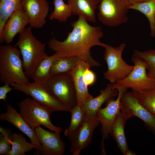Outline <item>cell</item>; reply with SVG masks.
Masks as SVG:
<instances>
[{"mask_svg": "<svg viewBox=\"0 0 155 155\" xmlns=\"http://www.w3.org/2000/svg\"><path fill=\"white\" fill-rule=\"evenodd\" d=\"M71 25L72 31L65 40L61 41L53 37L49 41V48L55 52L53 55L57 58L78 57L92 67L100 66V63L92 58L90 50L94 46H105L100 40L104 36L101 27L91 26L81 16Z\"/></svg>", "mask_w": 155, "mask_h": 155, "instance_id": "6da1fadb", "label": "cell"}, {"mask_svg": "<svg viewBox=\"0 0 155 155\" xmlns=\"http://www.w3.org/2000/svg\"><path fill=\"white\" fill-rule=\"evenodd\" d=\"M30 26L26 28L20 34L15 45L18 47L23 59L24 69L26 75L31 78L40 62L48 55L45 52V44L33 34Z\"/></svg>", "mask_w": 155, "mask_h": 155, "instance_id": "7a4b0ae2", "label": "cell"}, {"mask_svg": "<svg viewBox=\"0 0 155 155\" xmlns=\"http://www.w3.org/2000/svg\"><path fill=\"white\" fill-rule=\"evenodd\" d=\"M19 50L10 45L0 46V80L4 84L29 82L24 70Z\"/></svg>", "mask_w": 155, "mask_h": 155, "instance_id": "3957f363", "label": "cell"}, {"mask_svg": "<svg viewBox=\"0 0 155 155\" xmlns=\"http://www.w3.org/2000/svg\"><path fill=\"white\" fill-rule=\"evenodd\" d=\"M19 113L29 125L35 129L43 125L51 131L60 133V127L54 125L50 120V115L54 112L51 108L40 104L33 99L25 98L18 104Z\"/></svg>", "mask_w": 155, "mask_h": 155, "instance_id": "277c9868", "label": "cell"}, {"mask_svg": "<svg viewBox=\"0 0 155 155\" xmlns=\"http://www.w3.org/2000/svg\"><path fill=\"white\" fill-rule=\"evenodd\" d=\"M44 86L52 96L70 111L77 104L76 90L70 73H61L51 75Z\"/></svg>", "mask_w": 155, "mask_h": 155, "instance_id": "5b68a950", "label": "cell"}, {"mask_svg": "<svg viewBox=\"0 0 155 155\" xmlns=\"http://www.w3.org/2000/svg\"><path fill=\"white\" fill-rule=\"evenodd\" d=\"M126 46L125 43H122L115 47L106 44L104 59L108 69L104 75V78L111 83H115L124 78L134 68V65H128L122 58V53Z\"/></svg>", "mask_w": 155, "mask_h": 155, "instance_id": "8992f818", "label": "cell"}, {"mask_svg": "<svg viewBox=\"0 0 155 155\" xmlns=\"http://www.w3.org/2000/svg\"><path fill=\"white\" fill-rule=\"evenodd\" d=\"M131 61L134 68L127 77L116 83L137 94L144 91L155 89V78L149 77L146 72L147 63L133 52Z\"/></svg>", "mask_w": 155, "mask_h": 155, "instance_id": "52a82bcc", "label": "cell"}, {"mask_svg": "<svg viewBox=\"0 0 155 155\" xmlns=\"http://www.w3.org/2000/svg\"><path fill=\"white\" fill-rule=\"evenodd\" d=\"M129 5L127 0H100L99 20L104 25L115 27L126 23Z\"/></svg>", "mask_w": 155, "mask_h": 155, "instance_id": "ba28073f", "label": "cell"}, {"mask_svg": "<svg viewBox=\"0 0 155 155\" xmlns=\"http://www.w3.org/2000/svg\"><path fill=\"white\" fill-rule=\"evenodd\" d=\"M115 88L118 91L117 99L113 98L106 102L105 107L100 108L98 110L96 117L102 125L101 132L102 139L101 148L102 153L104 154V141L109 137L113 125L116 117L121 109V99L123 94L127 91L126 88L117 84L113 83Z\"/></svg>", "mask_w": 155, "mask_h": 155, "instance_id": "9c48e42d", "label": "cell"}, {"mask_svg": "<svg viewBox=\"0 0 155 155\" xmlns=\"http://www.w3.org/2000/svg\"><path fill=\"white\" fill-rule=\"evenodd\" d=\"M121 112L127 120L132 117H137L145 123L147 127L155 134V114L150 112L139 102L136 94L126 91L121 99Z\"/></svg>", "mask_w": 155, "mask_h": 155, "instance_id": "30bf717a", "label": "cell"}, {"mask_svg": "<svg viewBox=\"0 0 155 155\" xmlns=\"http://www.w3.org/2000/svg\"><path fill=\"white\" fill-rule=\"evenodd\" d=\"M13 89L29 95L34 100L52 109L54 111H69L64 104L52 96L45 87L34 82L24 84H13Z\"/></svg>", "mask_w": 155, "mask_h": 155, "instance_id": "8fae6325", "label": "cell"}, {"mask_svg": "<svg viewBox=\"0 0 155 155\" xmlns=\"http://www.w3.org/2000/svg\"><path fill=\"white\" fill-rule=\"evenodd\" d=\"M100 123L96 117L88 115L81 127L68 137L71 145L69 152L79 155L89 146L92 141L94 131Z\"/></svg>", "mask_w": 155, "mask_h": 155, "instance_id": "7c38bea8", "label": "cell"}, {"mask_svg": "<svg viewBox=\"0 0 155 155\" xmlns=\"http://www.w3.org/2000/svg\"><path fill=\"white\" fill-rule=\"evenodd\" d=\"M28 24V17L21 5L10 16L6 22L0 36V43L4 42L7 44L11 43L16 35L22 32Z\"/></svg>", "mask_w": 155, "mask_h": 155, "instance_id": "4fadbf2b", "label": "cell"}, {"mask_svg": "<svg viewBox=\"0 0 155 155\" xmlns=\"http://www.w3.org/2000/svg\"><path fill=\"white\" fill-rule=\"evenodd\" d=\"M6 112L1 113L0 120L10 122L30 138L35 147L37 154L42 155V146L36 134L35 129L30 127L15 108L9 104Z\"/></svg>", "mask_w": 155, "mask_h": 155, "instance_id": "5bb4252c", "label": "cell"}, {"mask_svg": "<svg viewBox=\"0 0 155 155\" xmlns=\"http://www.w3.org/2000/svg\"><path fill=\"white\" fill-rule=\"evenodd\" d=\"M21 5L28 15L30 26L40 29L45 25L49 10L46 0H21Z\"/></svg>", "mask_w": 155, "mask_h": 155, "instance_id": "9a60e30c", "label": "cell"}, {"mask_svg": "<svg viewBox=\"0 0 155 155\" xmlns=\"http://www.w3.org/2000/svg\"><path fill=\"white\" fill-rule=\"evenodd\" d=\"M35 130L42 146V155H62L64 154L65 146L60 138V133L47 131L40 126Z\"/></svg>", "mask_w": 155, "mask_h": 155, "instance_id": "2e32d148", "label": "cell"}, {"mask_svg": "<svg viewBox=\"0 0 155 155\" xmlns=\"http://www.w3.org/2000/svg\"><path fill=\"white\" fill-rule=\"evenodd\" d=\"M91 67H92L90 64L80 59L70 73L76 90L77 104L81 106L93 98L89 93L88 86L83 78V74L85 70Z\"/></svg>", "mask_w": 155, "mask_h": 155, "instance_id": "e0dca14e", "label": "cell"}, {"mask_svg": "<svg viewBox=\"0 0 155 155\" xmlns=\"http://www.w3.org/2000/svg\"><path fill=\"white\" fill-rule=\"evenodd\" d=\"M118 94L113 83L108 84L104 89L100 91L98 96L87 101L82 106L88 115L92 117H96L98 110L102 105L114 97L117 96Z\"/></svg>", "mask_w": 155, "mask_h": 155, "instance_id": "ac0fdd59", "label": "cell"}, {"mask_svg": "<svg viewBox=\"0 0 155 155\" xmlns=\"http://www.w3.org/2000/svg\"><path fill=\"white\" fill-rule=\"evenodd\" d=\"M100 0H68L72 15L81 16L87 22H96L95 11Z\"/></svg>", "mask_w": 155, "mask_h": 155, "instance_id": "d6986e66", "label": "cell"}, {"mask_svg": "<svg viewBox=\"0 0 155 155\" xmlns=\"http://www.w3.org/2000/svg\"><path fill=\"white\" fill-rule=\"evenodd\" d=\"M127 120L120 112L113 125L110 134L116 142L121 153L125 155L129 149L125 136L124 127Z\"/></svg>", "mask_w": 155, "mask_h": 155, "instance_id": "ffe728a7", "label": "cell"}, {"mask_svg": "<svg viewBox=\"0 0 155 155\" xmlns=\"http://www.w3.org/2000/svg\"><path fill=\"white\" fill-rule=\"evenodd\" d=\"M129 9L139 11L144 14L150 23V36H155V0H148L129 6Z\"/></svg>", "mask_w": 155, "mask_h": 155, "instance_id": "44dd1931", "label": "cell"}, {"mask_svg": "<svg viewBox=\"0 0 155 155\" xmlns=\"http://www.w3.org/2000/svg\"><path fill=\"white\" fill-rule=\"evenodd\" d=\"M57 58L53 55L48 56L40 62L31 78L34 82L44 86L46 84L50 76L51 66Z\"/></svg>", "mask_w": 155, "mask_h": 155, "instance_id": "7402d4cb", "label": "cell"}, {"mask_svg": "<svg viewBox=\"0 0 155 155\" xmlns=\"http://www.w3.org/2000/svg\"><path fill=\"white\" fill-rule=\"evenodd\" d=\"M10 142L12 147L8 155H24L35 148L32 143L28 142L22 135L16 133L11 135Z\"/></svg>", "mask_w": 155, "mask_h": 155, "instance_id": "603a6c76", "label": "cell"}, {"mask_svg": "<svg viewBox=\"0 0 155 155\" xmlns=\"http://www.w3.org/2000/svg\"><path fill=\"white\" fill-rule=\"evenodd\" d=\"M80 59L78 57L57 58L53 61L50 70V75L61 73H70Z\"/></svg>", "mask_w": 155, "mask_h": 155, "instance_id": "cb8c5ba5", "label": "cell"}, {"mask_svg": "<svg viewBox=\"0 0 155 155\" xmlns=\"http://www.w3.org/2000/svg\"><path fill=\"white\" fill-rule=\"evenodd\" d=\"M70 111L71 113L70 123L64 132V135L67 137L81 127L88 115L82 106L78 104L71 109Z\"/></svg>", "mask_w": 155, "mask_h": 155, "instance_id": "d4e9b609", "label": "cell"}, {"mask_svg": "<svg viewBox=\"0 0 155 155\" xmlns=\"http://www.w3.org/2000/svg\"><path fill=\"white\" fill-rule=\"evenodd\" d=\"M21 0H0V36L7 20L21 6Z\"/></svg>", "mask_w": 155, "mask_h": 155, "instance_id": "484cf974", "label": "cell"}, {"mask_svg": "<svg viewBox=\"0 0 155 155\" xmlns=\"http://www.w3.org/2000/svg\"><path fill=\"white\" fill-rule=\"evenodd\" d=\"M54 9L49 16L50 20L55 19L60 22H65L72 15L70 6L63 0H53Z\"/></svg>", "mask_w": 155, "mask_h": 155, "instance_id": "4316f807", "label": "cell"}, {"mask_svg": "<svg viewBox=\"0 0 155 155\" xmlns=\"http://www.w3.org/2000/svg\"><path fill=\"white\" fill-rule=\"evenodd\" d=\"M133 52L147 63L148 76L155 78V49L144 51L135 50Z\"/></svg>", "mask_w": 155, "mask_h": 155, "instance_id": "83f0119b", "label": "cell"}, {"mask_svg": "<svg viewBox=\"0 0 155 155\" xmlns=\"http://www.w3.org/2000/svg\"><path fill=\"white\" fill-rule=\"evenodd\" d=\"M136 94L140 103L155 114V89L145 90Z\"/></svg>", "mask_w": 155, "mask_h": 155, "instance_id": "f1b7e54d", "label": "cell"}, {"mask_svg": "<svg viewBox=\"0 0 155 155\" xmlns=\"http://www.w3.org/2000/svg\"><path fill=\"white\" fill-rule=\"evenodd\" d=\"M0 155H8L12 146L10 142V132L7 129L0 127Z\"/></svg>", "mask_w": 155, "mask_h": 155, "instance_id": "f546056e", "label": "cell"}, {"mask_svg": "<svg viewBox=\"0 0 155 155\" xmlns=\"http://www.w3.org/2000/svg\"><path fill=\"white\" fill-rule=\"evenodd\" d=\"M83 78L84 81L88 86L93 84L96 80V76L90 68L86 69L83 74Z\"/></svg>", "mask_w": 155, "mask_h": 155, "instance_id": "4dcf8cb0", "label": "cell"}, {"mask_svg": "<svg viewBox=\"0 0 155 155\" xmlns=\"http://www.w3.org/2000/svg\"><path fill=\"white\" fill-rule=\"evenodd\" d=\"M10 86L7 84H4V86L0 87V99L4 100L6 102L7 94L13 89Z\"/></svg>", "mask_w": 155, "mask_h": 155, "instance_id": "1f68e13d", "label": "cell"}, {"mask_svg": "<svg viewBox=\"0 0 155 155\" xmlns=\"http://www.w3.org/2000/svg\"><path fill=\"white\" fill-rule=\"evenodd\" d=\"M129 5L143 2L148 0H127Z\"/></svg>", "mask_w": 155, "mask_h": 155, "instance_id": "d6a6232c", "label": "cell"}, {"mask_svg": "<svg viewBox=\"0 0 155 155\" xmlns=\"http://www.w3.org/2000/svg\"><path fill=\"white\" fill-rule=\"evenodd\" d=\"M136 154L133 151L129 149L125 155H135Z\"/></svg>", "mask_w": 155, "mask_h": 155, "instance_id": "836d02e7", "label": "cell"}, {"mask_svg": "<svg viewBox=\"0 0 155 155\" xmlns=\"http://www.w3.org/2000/svg\"><path fill=\"white\" fill-rule=\"evenodd\" d=\"M63 0L64 1V0Z\"/></svg>", "mask_w": 155, "mask_h": 155, "instance_id": "e575fe53", "label": "cell"}]
</instances>
